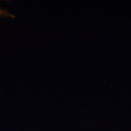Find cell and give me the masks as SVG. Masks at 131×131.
Returning a JSON list of instances; mask_svg holds the SVG:
<instances>
[{
	"label": "cell",
	"mask_w": 131,
	"mask_h": 131,
	"mask_svg": "<svg viewBox=\"0 0 131 131\" xmlns=\"http://www.w3.org/2000/svg\"><path fill=\"white\" fill-rule=\"evenodd\" d=\"M0 16H8V17H10V16H13V15L9 14L7 12H5L1 9H0Z\"/></svg>",
	"instance_id": "obj_1"
}]
</instances>
